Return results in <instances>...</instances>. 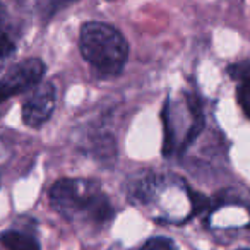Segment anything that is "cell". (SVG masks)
<instances>
[{
    "label": "cell",
    "mask_w": 250,
    "mask_h": 250,
    "mask_svg": "<svg viewBox=\"0 0 250 250\" xmlns=\"http://www.w3.org/2000/svg\"><path fill=\"white\" fill-rule=\"evenodd\" d=\"M83 59L103 77H115L124 70L129 45L118 29L106 22L89 21L79 31Z\"/></svg>",
    "instance_id": "cell-1"
},
{
    "label": "cell",
    "mask_w": 250,
    "mask_h": 250,
    "mask_svg": "<svg viewBox=\"0 0 250 250\" xmlns=\"http://www.w3.org/2000/svg\"><path fill=\"white\" fill-rule=\"evenodd\" d=\"M50 202L59 214L74 219L79 214H87L93 221L106 223L113 216V208L106 195L94 188L93 182L62 178L50 188Z\"/></svg>",
    "instance_id": "cell-2"
},
{
    "label": "cell",
    "mask_w": 250,
    "mask_h": 250,
    "mask_svg": "<svg viewBox=\"0 0 250 250\" xmlns=\"http://www.w3.org/2000/svg\"><path fill=\"white\" fill-rule=\"evenodd\" d=\"M45 63L40 59H26L16 63L2 79H0V101L21 94L24 91L40 86L45 76Z\"/></svg>",
    "instance_id": "cell-3"
},
{
    "label": "cell",
    "mask_w": 250,
    "mask_h": 250,
    "mask_svg": "<svg viewBox=\"0 0 250 250\" xmlns=\"http://www.w3.org/2000/svg\"><path fill=\"white\" fill-rule=\"evenodd\" d=\"M55 108V86L42 83L22 104V122L31 129H38L52 117Z\"/></svg>",
    "instance_id": "cell-4"
},
{
    "label": "cell",
    "mask_w": 250,
    "mask_h": 250,
    "mask_svg": "<svg viewBox=\"0 0 250 250\" xmlns=\"http://www.w3.org/2000/svg\"><path fill=\"white\" fill-rule=\"evenodd\" d=\"M229 76L235 81H238L236 87V100L243 113L250 118V62L233 63L228 69Z\"/></svg>",
    "instance_id": "cell-5"
},
{
    "label": "cell",
    "mask_w": 250,
    "mask_h": 250,
    "mask_svg": "<svg viewBox=\"0 0 250 250\" xmlns=\"http://www.w3.org/2000/svg\"><path fill=\"white\" fill-rule=\"evenodd\" d=\"M0 242L7 250H40V243L33 236L12 229L0 235Z\"/></svg>",
    "instance_id": "cell-6"
},
{
    "label": "cell",
    "mask_w": 250,
    "mask_h": 250,
    "mask_svg": "<svg viewBox=\"0 0 250 250\" xmlns=\"http://www.w3.org/2000/svg\"><path fill=\"white\" fill-rule=\"evenodd\" d=\"M139 250H178V249L173 243V240L167 238V236H156V238H151L149 242L144 243Z\"/></svg>",
    "instance_id": "cell-7"
},
{
    "label": "cell",
    "mask_w": 250,
    "mask_h": 250,
    "mask_svg": "<svg viewBox=\"0 0 250 250\" xmlns=\"http://www.w3.org/2000/svg\"><path fill=\"white\" fill-rule=\"evenodd\" d=\"M14 43H12V40L9 38L7 35H4V33H0V59H4V57H9L12 52H14Z\"/></svg>",
    "instance_id": "cell-8"
},
{
    "label": "cell",
    "mask_w": 250,
    "mask_h": 250,
    "mask_svg": "<svg viewBox=\"0 0 250 250\" xmlns=\"http://www.w3.org/2000/svg\"><path fill=\"white\" fill-rule=\"evenodd\" d=\"M243 250H250V249H243Z\"/></svg>",
    "instance_id": "cell-9"
}]
</instances>
